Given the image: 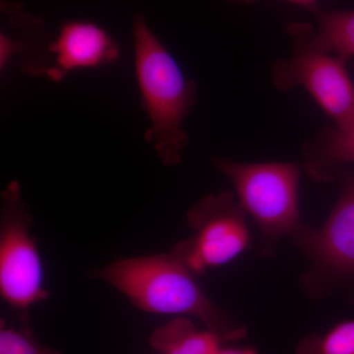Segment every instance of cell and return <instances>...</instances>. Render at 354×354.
Masks as SVG:
<instances>
[{"label": "cell", "instance_id": "cell-1", "mask_svg": "<svg viewBox=\"0 0 354 354\" xmlns=\"http://www.w3.org/2000/svg\"><path fill=\"white\" fill-rule=\"evenodd\" d=\"M132 31L142 106L151 121L146 141L162 164L178 165L189 142L183 124L196 104V83L186 78L141 14L133 18Z\"/></svg>", "mask_w": 354, "mask_h": 354}, {"label": "cell", "instance_id": "cell-2", "mask_svg": "<svg viewBox=\"0 0 354 354\" xmlns=\"http://www.w3.org/2000/svg\"><path fill=\"white\" fill-rule=\"evenodd\" d=\"M97 276L144 311L196 317L227 341L244 334L241 329H227L215 305L195 283L194 274L174 253L118 261Z\"/></svg>", "mask_w": 354, "mask_h": 354}, {"label": "cell", "instance_id": "cell-3", "mask_svg": "<svg viewBox=\"0 0 354 354\" xmlns=\"http://www.w3.org/2000/svg\"><path fill=\"white\" fill-rule=\"evenodd\" d=\"M293 43L288 59L272 67V80L281 92L301 87L334 121L346 130L354 124V83L346 69V58L326 53L313 43L314 29L308 23L292 22L286 28Z\"/></svg>", "mask_w": 354, "mask_h": 354}, {"label": "cell", "instance_id": "cell-4", "mask_svg": "<svg viewBox=\"0 0 354 354\" xmlns=\"http://www.w3.org/2000/svg\"><path fill=\"white\" fill-rule=\"evenodd\" d=\"M213 165L232 181L244 212L268 239L292 235L305 230L298 207L299 167L291 162L243 164L213 158Z\"/></svg>", "mask_w": 354, "mask_h": 354}, {"label": "cell", "instance_id": "cell-5", "mask_svg": "<svg viewBox=\"0 0 354 354\" xmlns=\"http://www.w3.org/2000/svg\"><path fill=\"white\" fill-rule=\"evenodd\" d=\"M0 225V293L17 310H27L46 297L44 271L32 236L31 216L21 198L19 184L12 183L2 195Z\"/></svg>", "mask_w": 354, "mask_h": 354}, {"label": "cell", "instance_id": "cell-6", "mask_svg": "<svg viewBox=\"0 0 354 354\" xmlns=\"http://www.w3.org/2000/svg\"><path fill=\"white\" fill-rule=\"evenodd\" d=\"M187 220L194 234L172 253L193 274L227 264L249 245L243 209L228 191L203 198L188 212Z\"/></svg>", "mask_w": 354, "mask_h": 354}, {"label": "cell", "instance_id": "cell-7", "mask_svg": "<svg viewBox=\"0 0 354 354\" xmlns=\"http://www.w3.org/2000/svg\"><path fill=\"white\" fill-rule=\"evenodd\" d=\"M297 239L316 272L334 281L354 279V171L342 177L341 197L322 227L305 228Z\"/></svg>", "mask_w": 354, "mask_h": 354}, {"label": "cell", "instance_id": "cell-8", "mask_svg": "<svg viewBox=\"0 0 354 354\" xmlns=\"http://www.w3.org/2000/svg\"><path fill=\"white\" fill-rule=\"evenodd\" d=\"M53 64L46 77L60 82L74 70L97 68L113 64L120 57V46L99 25L70 21L62 26L50 44Z\"/></svg>", "mask_w": 354, "mask_h": 354}, {"label": "cell", "instance_id": "cell-9", "mask_svg": "<svg viewBox=\"0 0 354 354\" xmlns=\"http://www.w3.org/2000/svg\"><path fill=\"white\" fill-rule=\"evenodd\" d=\"M10 21V31L0 34V70L3 72L12 59H20V68L32 76L48 74L53 55L51 41L44 23L35 16L20 12L12 3L2 6Z\"/></svg>", "mask_w": 354, "mask_h": 354}, {"label": "cell", "instance_id": "cell-10", "mask_svg": "<svg viewBox=\"0 0 354 354\" xmlns=\"http://www.w3.org/2000/svg\"><path fill=\"white\" fill-rule=\"evenodd\" d=\"M304 167L318 183L334 180L339 165L354 162V124L346 130L326 127L304 149Z\"/></svg>", "mask_w": 354, "mask_h": 354}, {"label": "cell", "instance_id": "cell-11", "mask_svg": "<svg viewBox=\"0 0 354 354\" xmlns=\"http://www.w3.org/2000/svg\"><path fill=\"white\" fill-rule=\"evenodd\" d=\"M225 335L214 330H198L188 319L176 318L158 328L151 337L156 354H216Z\"/></svg>", "mask_w": 354, "mask_h": 354}, {"label": "cell", "instance_id": "cell-12", "mask_svg": "<svg viewBox=\"0 0 354 354\" xmlns=\"http://www.w3.org/2000/svg\"><path fill=\"white\" fill-rule=\"evenodd\" d=\"M318 30L314 31L313 43L326 53L354 57V11H322L314 13Z\"/></svg>", "mask_w": 354, "mask_h": 354}, {"label": "cell", "instance_id": "cell-13", "mask_svg": "<svg viewBox=\"0 0 354 354\" xmlns=\"http://www.w3.org/2000/svg\"><path fill=\"white\" fill-rule=\"evenodd\" d=\"M295 354H354V320L337 324L322 335H310Z\"/></svg>", "mask_w": 354, "mask_h": 354}, {"label": "cell", "instance_id": "cell-14", "mask_svg": "<svg viewBox=\"0 0 354 354\" xmlns=\"http://www.w3.org/2000/svg\"><path fill=\"white\" fill-rule=\"evenodd\" d=\"M0 354H60L53 349L44 348L24 333L3 327L0 330Z\"/></svg>", "mask_w": 354, "mask_h": 354}, {"label": "cell", "instance_id": "cell-15", "mask_svg": "<svg viewBox=\"0 0 354 354\" xmlns=\"http://www.w3.org/2000/svg\"><path fill=\"white\" fill-rule=\"evenodd\" d=\"M230 1L239 2V3L251 4L254 3L256 0H230ZM286 1H290L291 3L305 7V8L308 9L310 12L313 14L320 9L318 7V0H286Z\"/></svg>", "mask_w": 354, "mask_h": 354}, {"label": "cell", "instance_id": "cell-16", "mask_svg": "<svg viewBox=\"0 0 354 354\" xmlns=\"http://www.w3.org/2000/svg\"><path fill=\"white\" fill-rule=\"evenodd\" d=\"M216 354H257L252 348L218 349Z\"/></svg>", "mask_w": 354, "mask_h": 354}]
</instances>
